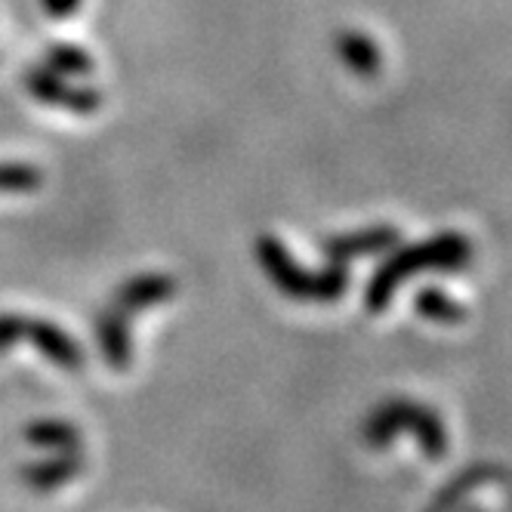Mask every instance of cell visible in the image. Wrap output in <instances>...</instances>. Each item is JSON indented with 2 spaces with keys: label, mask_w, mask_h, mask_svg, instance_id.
Wrapping results in <instances>:
<instances>
[{
  "label": "cell",
  "mask_w": 512,
  "mask_h": 512,
  "mask_svg": "<svg viewBox=\"0 0 512 512\" xmlns=\"http://www.w3.org/2000/svg\"><path fill=\"white\" fill-rule=\"evenodd\" d=\"M395 241L392 229H377V232H364V235H349V238H334L331 250L334 256H364V253H374L383 250Z\"/></svg>",
  "instance_id": "cell-5"
},
{
  "label": "cell",
  "mask_w": 512,
  "mask_h": 512,
  "mask_svg": "<svg viewBox=\"0 0 512 512\" xmlns=\"http://www.w3.org/2000/svg\"><path fill=\"white\" fill-rule=\"evenodd\" d=\"M417 309L423 315L435 318V321H457V318H463V312L454 306V300H448L445 294H438V290H426V294H420Z\"/></svg>",
  "instance_id": "cell-6"
},
{
  "label": "cell",
  "mask_w": 512,
  "mask_h": 512,
  "mask_svg": "<svg viewBox=\"0 0 512 512\" xmlns=\"http://www.w3.org/2000/svg\"><path fill=\"white\" fill-rule=\"evenodd\" d=\"M395 429H411L423 438V445L429 448L432 457H442L445 451V432L438 426V420L417 408V405H386L383 411H377L368 423V438L371 442H386V438L395 432Z\"/></svg>",
  "instance_id": "cell-3"
},
{
  "label": "cell",
  "mask_w": 512,
  "mask_h": 512,
  "mask_svg": "<svg viewBox=\"0 0 512 512\" xmlns=\"http://www.w3.org/2000/svg\"><path fill=\"white\" fill-rule=\"evenodd\" d=\"M466 260H469V241L463 235H438L426 244L401 250L377 272V278L368 290V303H371V309H383L392 297V290L398 287V281H405L411 272H417V269H457Z\"/></svg>",
  "instance_id": "cell-1"
},
{
  "label": "cell",
  "mask_w": 512,
  "mask_h": 512,
  "mask_svg": "<svg viewBox=\"0 0 512 512\" xmlns=\"http://www.w3.org/2000/svg\"><path fill=\"white\" fill-rule=\"evenodd\" d=\"M263 263L266 269L272 272L275 284H281L290 297H318V300H334L346 278H343V269H334L331 275H321V278H309V275H300V269L290 263V256L281 244H272L266 241L263 244Z\"/></svg>",
  "instance_id": "cell-2"
},
{
  "label": "cell",
  "mask_w": 512,
  "mask_h": 512,
  "mask_svg": "<svg viewBox=\"0 0 512 512\" xmlns=\"http://www.w3.org/2000/svg\"><path fill=\"white\" fill-rule=\"evenodd\" d=\"M340 56L346 59V65L361 71V75H374V71L380 68V50L368 38H361V34H343Z\"/></svg>",
  "instance_id": "cell-4"
}]
</instances>
